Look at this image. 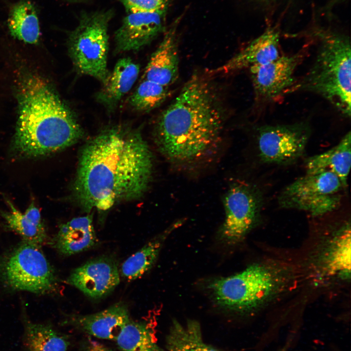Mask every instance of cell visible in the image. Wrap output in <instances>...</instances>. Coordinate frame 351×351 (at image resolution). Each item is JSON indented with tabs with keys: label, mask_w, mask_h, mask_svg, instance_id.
<instances>
[{
	"label": "cell",
	"mask_w": 351,
	"mask_h": 351,
	"mask_svg": "<svg viewBox=\"0 0 351 351\" xmlns=\"http://www.w3.org/2000/svg\"><path fill=\"white\" fill-rule=\"evenodd\" d=\"M152 155L140 133L121 126L106 129L80 154L74 189L86 209L107 211L141 196L148 187Z\"/></svg>",
	"instance_id": "1"
},
{
	"label": "cell",
	"mask_w": 351,
	"mask_h": 351,
	"mask_svg": "<svg viewBox=\"0 0 351 351\" xmlns=\"http://www.w3.org/2000/svg\"><path fill=\"white\" fill-rule=\"evenodd\" d=\"M209 83L198 75L186 83L157 120L155 137L170 161L191 164L214 154L221 141L223 114Z\"/></svg>",
	"instance_id": "2"
},
{
	"label": "cell",
	"mask_w": 351,
	"mask_h": 351,
	"mask_svg": "<svg viewBox=\"0 0 351 351\" xmlns=\"http://www.w3.org/2000/svg\"><path fill=\"white\" fill-rule=\"evenodd\" d=\"M19 117L12 144L20 156L37 157L74 143L82 129L54 89L39 77L23 79L18 92Z\"/></svg>",
	"instance_id": "3"
},
{
	"label": "cell",
	"mask_w": 351,
	"mask_h": 351,
	"mask_svg": "<svg viewBox=\"0 0 351 351\" xmlns=\"http://www.w3.org/2000/svg\"><path fill=\"white\" fill-rule=\"evenodd\" d=\"M318 46L312 66L289 93L303 91L317 94L339 113L350 117L351 42L343 33L329 30L316 32Z\"/></svg>",
	"instance_id": "4"
},
{
	"label": "cell",
	"mask_w": 351,
	"mask_h": 351,
	"mask_svg": "<svg viewBox=\"0 0 351 351\" xmlns=\"http://www.w3.org/2000/svg\"><path fill=\"white\" fill-rule=\"evenodd\" d=\"M113 15L112 9L82 12L68 39L69 55L77 70L102 83L109 74L108 27Z\"/></svg>",
	"instance_id": "5"
},
{
	"label": "cell",
	"mask_w": 351,
	"mask_h": 351,
	"mask_svg": "<svg viewBox=\"0 0 351 351\" xmlns=\"http://www.w3.org/2000/svg\"><path fill=\"white\" fill-rule=\"evenodd\" d=\"M279 284L278 276L273 269L256 264L233 275L214 280L209 288L219 306L247 312L268 300Z\"/></svg>",
	"instance_id": "6"
},
{
	"label": "cell",
	"mask_w": 351,
	"mask_h": 351,
	"mask_svg": "<svg viewBox=\"0 0 351 351\" xmlns=\"http://www.w3.org/2000/svg\"><path fill=\"white\" fill-rule=\"evenodd\" d=\"M0 279L12 290L39 294L55 292L58 286L40 246L25 240L0 260Z\"/></svg>",
	"instance_id": "7"
},
{
	"label": "cell",
	"mask_w": 351,
	"mask_h": 351,
	"mask_svg": "<svg viewBox=\"0 0 351 351\" xmlns=\"http://www.w3.org/2000/svg\"><path fill=\"white\" fill-rule=\"evenodd\" d=\"M344 188L339 178L330 171L306 174L283 189L278 203L284 208L303 210L319 216L339 207Z\"/></svg>",
	"instance_id": "8"
},
{
	"label": "cell",
	"mask_w": 351,
	"mask_h": 351,
	"mask_svg": "<svg viewBox=\"0 0 351 351\" xmlns=\"http://www.w3.org/2000/svg\"><path fill=\"white\" fill-rule=\"evenodd\" d=\"M310 135L305 122L261 126L257 134L259 156L266 163H292L303 155Z\"/></svg>",
	"instance_id": "9"
},
{
	"label": "cell",
	"mask_w": 351,
	"mask_h": 351,
	"mask_svg": "<svg viewBox=\"0 0 351 351\" xmlns=\"http://www.w3.org/2000/svg\"><path fill=\"white\" fill-rule=\"evenodd\" d=\"M305 46L291 55H280L266 64L250 68L255 98L268 103L289 93L295 83L294 73L307 55Z\"/></svg>",
	"instance_id": "10"
},
{
	"label": "cell",
	"mask_w": 351,
	"mask_h": 351,
	"mask_svg": "<svg viewBox=\"0 0 351 351\" xmlns=\"http://www.w3.org/2000/svg\"><path fill=\"white\" fill-rule=\"evenodd\" d=\"M225 217L220 233L223 241L234 244L241 241L254 226L259 214L261 199L253 188L233 185L224 198Z\"/></svg>",
	"instance_id": "11"
},
{
	"label": "cell",
	"mask_w": 351,
	"mask_h": 351,
	"mask_svg": "<svg viewBox=\"0 0 351 351\" xmlns=\"http://www.w3.org/2000/svg\"><path fill=\"white\" fill-rule=\"evenodd\" d=\"M166 11L127 12L115 33L116 50L138 51L152 41L164 31Z\"/></svg>",
	"instance_id": "12"
},
{
	"label": "cell",
	"mask_w": 351,
	"mask_h": 351,
	"mask_svg": "<svg viewBox=\"0 0 351 351\" xmlns=\"http://www.w3.org/2000/svg\"><path fill=\"white\" fill-rule=\"evenodd\" d=\"M119 281L117 262L107 256L93 259L75 269L67 279L69 284L94 299L108 295Z\"/></svg>",
	"instance_id": "13"
},
{
	"label": "cell",
	"mask_w": 351,
	"mask_h": 351,
	"mask_svg": "<svg viewBox=\"0 0 351 351\" xmlns=\"http://www.w3.org/2000/svg\"><path fill=\"white\" fill-rule=\"evenodd\" d=\"M130 320L127 306L120 302L97 313L70 314L66 317L62 325L71 326L96 338L115 340Z\"/></svg>",
	"instance_id": "14"
},
{
	"label": "cell",
	"mask_w": 351,
	"mask_h": 351,
	"mask_svg": "<svg viewBox=\"0 0 351 351\" xmlns=\"http://www.w3.org/2000/svg\"><path fill=\"white\" fill-rule=\"evenodd\" d=\"M279 42L277 27L269 26L214 72L227 73L266 64L280 56Z\"/></svg>",
	"instance_id": "15"
},
{
	"label": "cell",
	"mask_w": 351,
	"mask_h": 351,
	"mask_svg": "<svg viewBox=\"0 0 351 351\" xmlns=\"http://www.w3.org/2000/svg\"><path fill=\"white\" fill-rule=\"evenodd\" d=\"M182 16L171 25L146 67L143 77L163 86L169 87L177 79L179 58L176 30Z\"/></svg>",
	"instance_id": "16"
},
{
	"label": "cell",
	"mask_w": 351,
	"mask_h": 351,
	"mask_svg": "<svg viewBox=\"0 0 351 351\" xmlns=\"http://www.w3.org/2000/svg\"><path fill=\"white\" fill-rule=\"evenodd\" d=\"M97 243L92 216L90 215L74 218L61 224L51 242L54 248L64 255L85 251Z\"/></svg>",
	"instance_id": "17"
},
{
	"label": "cell",
	"mask_w": 351,
	"mask_h": 351,
	"mask_svg": "<svg viewBox=\"0 0 351 351\" xmlns=\"http://www.w3.org/2000/svg\"><path fill=\"white\" fill-rule=\"evenodd\" d=\"M139 73V65L129 58L119 59L98 93L97 101L108 110L114 109L132 88Z\"/></svg>",
	"instance_id": "18"
},
{
	"label": "cell",
	"mask_w": 351,
	"mask_h": 351,
	"mask_svg": "<svg viewBox=\"0 0 351 351\" xmlns=\"http://www.w3.org/2000/svg\"><path fill=\"white\" fill-rule=\"evenodd\" d=\"M351 165L350 131L343 136L337 145L326 152L308 158L305 162L306 174L330 171L339 178L345 188L347 186Z\"/></svg>",
	"instance_id": "19"
},
{
	"label": "cell",
	"mask_w": 351,
	"mask_h": 351,
	"mask_svg": "<svg viewBox=\"0 0 351 351\" xmlns=\"http://www.w3.org/2000/svg\"><path fill=\"white\" fill-rule=\"evenodd\" d=\"M166 351H225L206 342L200 323L187 320L182 324L173 320L165 339Z\"/></svg>",
	"instance_id": "20"
},
{
	"label": "cell",
	"mask_w": 351,
	"mask_h": 351,
	"mask_svg": "<svg viewBox=\"0 0 351 351\" xmlns=\"http://www.w3.org/2000/svg\"><path fill=\"white\" fill-rule=\"evenodd\" d=\"M115 341L120 351H166L157 343L153 324L146 320L130 319Z\"/></svg>",
	"instance_id": "21"
},
{
	"label": "cell",
	"mask_w": 351,
	"mask_h": 351,
	"mask_svg": "<svg viewBox=\"0 0 351 351\" xmlns=\"http://www.w3.org/2000/svg\"><path fill=\"white\" fill-rule=\"evenodd\" d=\"M8 26L15 38L30 44L38 42L40 35L39 21L36 8L31 1L22 0L12 7Z\"/></svg>",
	"instance_id": "22"
},
{
	"label": "cell",
	"mask_w": 351,
	"mask_h": 351,
	"mask_svg": "<svg viewBox=\"0 0 351 351\" xmlns=\"http://www.w3.org/2000/svg\"><path fill=\"white\" fill-rule=\"evenodd\" d=\"M24 342L28 351H67L69 341L51 325L24 319Z\"/></svg>",
	"instance_id": "23"
},
{
	"label": "cell",
	"mask_w": 351,
	"mask_h": 351,
	"mask_svg": "<svg viewBox=\"0 0 351 351\" xmlns=\"http://www.w3.org/2000/svg\"><path fill=\"white\" fill-rule=\"evenodd\" d=\"M173 229L171 228L153 239L129 256L121 265V275L127 280H133L140 277L150 270L158 257L164 240Z\"/></svg>",
	"instance_id": "24"
},
{
	"label": "cell",
	"mask_w": 351,
	"mask_h": 351,
	"mask_svg": "<svg viewBox=\"0 0 351 351\" xmlns=\"http://www.w3.org/2000/svg\"><path fill=\"white\" fill-rule=\"evenodd\" d=\"M169 95L168 87L144 79L130 96L129 103L136 111L147 112L160 106Z\"/></svg>",
	"instance_id": "25"
},
{
	"label": "cell",
	"mask_w": 351,
	"mask_h": 351,
	"mask_svg": "<svg viewBox=\"0 0 351 351\" xmlns=\"http://www.w3.org/2000/svg\"><path fill=\"white\" fill-rule=\"evenodd\" d=\"M10 210L2 212L1 215L5 220L7 229L20 235L23 240L41 246L47 240V234L35 226L7 198H5Z\"/></svg>",
	"instance_id": "26"
},
{
	"label": "cell",
	"mask_w": 351,
	"mask_h": 351,
	"mask_svg": "<svg viewBox=\"0 0 351 351\" xmlns=\"http://www.w3.org/2000/svg\"><path fill=\"white\" fill-rule=\"evenodd\" d=\"M351 230L346 225L336 237L329 251L326 264L333 273L347 276L351 272Z\"/></svg>",
	"instance_id": "27"
},
{
	"label": "cell",
	"mask_w": 351,
	"mask_h": 351,
	"mask_svg": "<svg viewBox=\"0 0 351 351\" xmlns=\"http://www.w3.org/2000/svg\"><path fill=\"white\" fill-rule=\"evenodd\" d=\"M127 12L167 10L168 0H120Z\"/></svg>",
	"instance_id": "28"
},
{
	"label": "cell",
	"mask_w": 351,
	"mask_h": 351,
	"mask_svg": "<svg viewBox=\"0 0 351 351\" xmlns=\"http://www.w3.org/2000/svg\"><path fill=\"white\" fill-rule=\"evenodd\" d=\"M23 214L39 229L46 232L41 220L40 211L35 206L34 202H31Z\"/></svg>",
	"instance_id": "29"
},
{
	"label": "cell",
	"mask_w": 351,
	"mask_h": 351,
	"mask_svg": "<svg viewBox=\"0 0 351 351\" xmlns=\"http://www.w3.org/2000/svg\"><path fill=\"white\" fill-rule=\"evenodd\" d=\"M80 351H113L99 342L87 337L80 345Z\"/></svg>",
	"instance_id": "30"
},
{
	"label": "cell",
	"mask_w": 351,
	"mask_h": 351,
	"mask_svg": "<svg viewBox=\"0 0 351 351\" xmlns=\"http://www.w3.org/2000/svg\"><path fill=\"white\" fill-rule=\"evenodd\" d=\"M256 0L260 2L261 4L265 5L266 4H270L272 3H273L274 1H278L279 0Z\"/></svg>",
	"instance_id": "31"
},
{
	"label": "cell",
	"mask_w": 351,
	"mask_h": 351,
	"mask_svg": "<svg viewBox=\"0 0 351 351\" xmlns=\"http://www.w3.org/2000/svg\"></svg>",
	"instance_id": "32"
}]
</instances>
